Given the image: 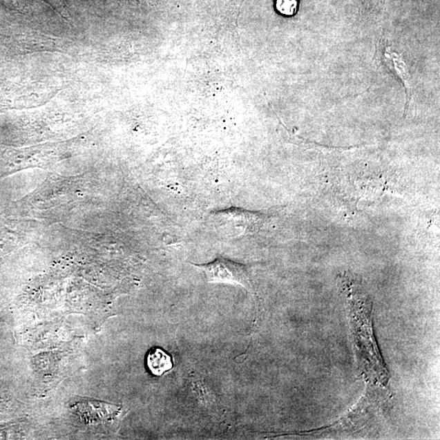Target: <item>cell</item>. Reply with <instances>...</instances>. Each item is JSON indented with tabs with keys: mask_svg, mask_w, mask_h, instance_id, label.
<instances>
[{
	"mask_svg": "<svg viewBox=\"0 0 440 440\" xmlns=\"http://www.w3.org/2000/svg\"><path fill=\"white\" fill-rule=\"evenodd\" d=\"M276 8L280 15L291 17L298 11V0H276Z\"/></svg>",
	"mask_w": 440,
	"mask_h": 440,
	"instance_id": "obj_5",
	"label": "cell"
},
{
	"mask_svg": "<svg viewBox=\"0 0 440 440\" xmlns=\"http://www.w3.org/2000/svg\"><path fill=\"white\" fill-rule=\"evenodd\" d=\"M146 365L151 373L160 376L173 368L172 357L160 347H153L148 352Z\"/></svg>",
	"mask_w": 440,
	"mask_h": 440,
	"instance_id": "obj_4",
	"label": "cell"
},
{
	"mask_svg": "<svg viewBox=\"0 0 440 440\" xmlns=\"http://www.w3.org/2000/svg\"><path fill=\"white\" fill-rule=\"evenodd\" d=\"M341 287L347 294L349 305L353 313L354 325L357 340L361 365L372 379L385 384L388 375L372 330L370 311L371 302L359 281L353 275L345 274L341 278Z\"/></svg>",
	"mask_w": 440,
	"mask_h": 440,
	"instance_id": "obj_1",
	"label": "cell"
},
{
	"mask_svg": "<svg viewBox=\"0 0 440 440\" xmlns=\"http://www.w3.org/2000/svg\"><path fill=\"white\" fill-rule=\"evenodd\" d=\"M205 274L210 283H225L240 285L253 291V285L248 267L239 262L219 258L205 265H193Z\"/></svg>",
	"mask_w": 440,
	"mask_h": 440,
	"instance_id": "obj_3",
	"label": "cell"
},
{
	"mask_svg": "<svg viewBox=\"0 0 440 440\" xmlns=\"http://www.w3.org/2000/svg\"><path fill=\"white\" fill-rule=\"evenodd\" d=\"M267 219V216L265 213L238 208L218 211L213 216L219 232L227 238H232L258 232Z\"/></svg>",
	"mask_w": 440,
	"mask_h": 440,
	"instance_id": "obj_2",
	"label": "cell"
}]
</instances>
